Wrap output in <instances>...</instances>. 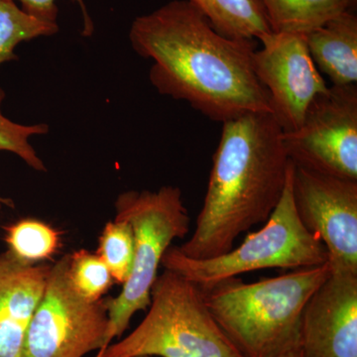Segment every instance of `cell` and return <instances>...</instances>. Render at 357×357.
Here are the masks:
<instances>
[{"instance_id": "cell-15", "label": "cell", "mask_w": 357, "mask_h": 357, "mask_svg": "<svg viewBox=\"0 0 357 357\" xmlns=\"http://www.w3.org/2000/svg\"><path fill=\"white\" fill-rule=\"evenodd\" d=\"M275 33L307 34L347 11L357 0H260Z\"/></svg>"}, {"instance_id": "cell-14", "label": "cell", "mask_w": 357, "mask_h": 357, "mask_svg": "<svg viewBox=\"0 0 357 357\" xmlns=\"http://www.w3.org/2000/svg\"><path fill=\"white\" fill-rule=\"evenodd\" d=\"M227 38L260 41L272 29L260 0H188Z\"/></svg>"}, {"instance_id": "cell-11", "label": "cell", "mask_w": 357, "mask_h": 357, "mask_svg": "<svg viewBox=\"0 0 357 357\" xmlns=\"http://www.w3.org/2000/svg\"><path fill=\"white\" fill-rule=\"evenodd\" d=\"M299 345L302 357H357V274L331 270L303 309Z\"/></svg>"}, {"instance_id": "cell-2", "label": "cell", "mask_w": 357, "mask_h": 357, "mask_svg": "<svg viewBox=\"0 0 357 357\" xmlns=\"http://www.w3.org/2000/svg\"><path fill=\"white\" fill-rule=\"evenodd\" d=\"M290 167L273 115L255 112L223 122L196 229L178 250L192 259L229 252L237 237L273 213Z\"/></svg>"}, {"instance_id": "cell-12", "label": "cell", "mask_w": 357, "mask_h": 357, "mask_svg": "<svg viewBox=\"0 0 357 357\" xmlns=\"http://www.w3.org/2000/svg\"><path fill=\"white\" fill-rule=\"evenodd\" d=\"M52 264L28 265L0 253V357H22L26 331Z\"/></svg>"}, {"instance_id": "cell-1", "label": "cell", "mask_w": 357, "mask_h": 357, "mask_svg": "<svg viewBox=\"0 0 357 357\" xmlns=\"http://www.w3.org/2000/svg\"><path fill=\"white\" fill-rule=\"evenodd\" d=\"M129 40L138 55L153 61L149 79L159 93L184 100L211 121L271 114L253 68L257 41L223 36L188 0L138 16Z\"/></svg>"}, {"instance_id": "cell-7", "label": "cell", "mask_w": 357, "mask_h": 357, "mask_svg": "<svg viewBox=\"0 0 357 357\" xmlns=\"http://www.w3.org/2000/svg\"><path fill=\"white\" fill-rule=\"evenodd\" d=\"M69 255L52 264L43 295L26 331L22 357H84L105 344V299L89 301L73 286Z\"/></svg>"}, {"instance_id": "cell-16", "label": "cell", "mask_w": 357, "mask_h": 357, "mask_svg": "<svg viewBox=\"0 0 357 357\" xmlns=\"http://www.w3.org/2000/svg\"><path fill=\"white\" fill-rule=\"evenodd\" d=\"M3 229L6 251L25 264L48 261L62 246L60 231L35 218H23Z\"/></svg>"}, {"instance_id": "cell-24", "label": "cell", "mask_w": 357, "mask_h": 357, "mask_svg": "<svg viewBox=\"0 0 357 357\" xmlns=\"http://www.w3.org/2000/svg\"><path fill=\"white\" fill-rule=\"evenodd\" d=\"M139 357H152V356H139Z\"/></svg>"}, {"instance_id": "cell-10", "label": "cell", "mask_w": 357, "mask_h": 357, "mask_svg": "<svg viewBox=\"0 0 357 357\" xmlns=\"http://www.w3.org/2000/svg\"><path fill=\"white\" fill-rule=\"evenodd\" d=\"M253 53L256 77L266 89L271 114L283 132L300 128L312 100L328 86L310 55L304 34L275 33Z\"/></svg>"}, {"instance_id": "cell-21", "label": "cell", "mask_w": 357, "mask_h": 357, "mask_svg": "<svg viewBox=\"0 0 357 357\" xmlns=\"http://www.w3.org/2000/svg\"><path fill=\"white\" fill-rule=\"evenodd\" d=\"M18 1L21 3V8L26 13L46 22L57 23L59 9L56 6V0H18ZM74 1L79 4L83 11L84 35L89 36L93 31V24L86 11L84 0H74Z\"/></svg>"}, {"instance_id": "cell-22", "label": "cell", "mask_w": 357, "mask_h": 357, "mask_svg": "<svg viewBox=\"0 0 357 357\" xmlns=\"http://www.w3.org/2000/svg\"><path fill=\"white\" fill-rule=\"evenodd\" d=\"M274 357H302V351H301V347L299 344L293 345V347H289L285 351L280 352Z\"/></svg>"}, {"instance_id": "cell-13", "label": "cell", "mask_w": 357, "mask_h": 357, "mask_svg": "<svg viewBox=\"0 0 357 357\" xmlns=\"http://www.w3.org/2000/svg\"><path fill=\"white\" fill-rule=\"evenodd\" d=\"M310 55L333 86L357 82V16L347 11L305 34Z\"/></svg>"}, {"instance_id": "cell-17", "label": "cell", "mask_w": 357, "mask_h": 357, "mask_svg": "<svg viewBox=\"0 0 357 357\" xmlns=\"http://www.w3.org/2000/svg\"><path fill=\"white\" fill-rule=\"evenodd\" d=\"M58 31L57 23L26 13L14 0H0V65L17 59L14 49L21 42L52 36Z\"/></svg>"}, {"instance_id": "cell-9", "label": "cell", "mask_w": 357, "mask_h": 357, "mask_svg": "<svg viewBox=\"0 0 357 357\" xmlns=\"http://www.w3.org/2000/svg\"><path fill=\"white\" fill-rule=\"evenodd\" d=\"M291 184L300 220L325 245L330 269L357 274V181L292 162Z\"/></svg>"}, {"instance_id": "cell-4", "label": "cell", "mask_w": 357, "mask_h": 357, "mask_svg": "<svg viewBox=\"0 0 357 357\" xmlns=\"http://www.w3.org/2000/svg\"><path fill=\"white\" fill-rule=\"evenodd\" d=\"M145 318L96 357H244L218 325L202 289L172 270L158 275Z\"/></svg>"}, {"instance_id": "cell-3", "label": "cell", "mask_w": 357, "mask_h": 357, "mask_svg": "<svg viewBox=\"0 0 357 357\" xmlns=\"http://www.w3.org/2000/svg\"><path fill=\"white\" fill-rule=\"evenodd\" d=\"M330 271L326 263L252 283L232 277L201 289L213 319L244 357H274L299 344L303 309Z\"/></svg>"}, {"instance_id": "cell-19", "label": "cell", "mask_w": 357, "mask_h": 357, "mask_svg": "<svg viewBox=\"0 0 357 357\" xmlns=\"http://www.w3.org/2000/svg\"><path fill=\"white\" fill-rule=\"evenodd\" d=\"M4 98L6 93L3 89H0V151L11 152L17 155L34 170L45 172L47 170L46 166L30 144L29 140L32 136L48 133L49 126L43 123L22 126L7 119L1 112ZM0 203L8 208H14L11 199L0 197Z\"/></svg>"}, {"instance_id": "cell-23", "label": "cell", "mask_w": 357, "mask_h": 357, "mask_svg": "<svg viewBox=\"0 0 357 357\" xmlns=\"http://www.w3.org/2000/svg\"><path fill=\"white\" fill-rule=\"evenodd\" d=\"M4 206L3 204L0 203V211H1L2 206Z\"/></svg>"}, {"instance_id": "cell-8", "label": "cell", "mask_w": 357, "mask_h": 357, "mask_svg": "<svg viewBox=\"0 0 357 357\" xmlns=\"http://www.w3.org/2000/svg\"><path fill=\"white\" fill-rule=\"evenodd\" d=\"M289 158L310 170L357 181V86H328L307 107L300 128L283 132Z\"/></svg>"}, {"instance_id": "cell-20", "label": "cell", "mask_w": 357, "mask_h": 357, "mask_svg": "<svg viewBox=\"0 0 357 357\" xmlns=\"http://www.w3.org/2000/svg\"><path fill=\"white\" fill-rule=\"evenodd\" d=\"M69 255L70 280L77 292L93 302L102 299L114 282L105 262L96 253L86 249Z\"/></svg>"}, {"instance_id": "cell-5", "label": "cell", "mask_w": 357, "mask_h": 357, "mask_svg": "<svg viewBox=\"0 0 357 357\" xmlns=\"http://www.w3.org/2000/svg\"><path fill=\"white\" fill-rule=\"evenodd\" d=\"M115 218L132 227L135 255L132 271L121 292L105 299L109 326L103 347L96 354L123 335L136 312L149 307L164 253L176 238H184L191 227L182 191L173 185H164L157 191L122 192L115 202Z\"/></svg>"}, {"instance_id": "cell-18", "label": "cell", "mask_w": 357, "mask_h": 357, "mask_svg": "<svg viewBox=\"0 0 357 357\" xmlns=\"http://www.w3.org/2000/svg\"><path fill=\"white\" fill-rule=\"evenodd\" d=\"M96 255L109 268L115 283L123 285L132 271L135 255L132 227L119 218L107 222L98 238Z\"/></svg>"}, {"instance_id": "cell-6", "label": "cell", "mask_w": 357, "mask_h": 357, "mask_svg": "<svg viewBox=\"0 0 357 357\" xmlns=\"http://www.w3.org/2000/svg\"><path fill=\"white\" fill-rule=\"evenodd\" d=\"M291 173L292 161L278 206L261 229L249 234L241 245L208 259H192L182 255L177 246H171L162 257V267L204 288L248 272L270 268L296 270L328 263L325 245L303 225L296 211Z\"/></svg>"}]
</instances>
